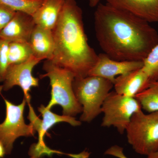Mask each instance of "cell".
<instances>
[{
	"mask_svg": "<svg viewBox=\"0 0 158 158\" xmlns=\"http://www.w3.org/2000/svg\"><path fill=\"white\" fill-rule=\"evenodd\" d=\"M145 20L108 4L99 3L94 29L104 53L117 61H142L158 44V33Z\"/></svg>",
	"mask_w": 158,
	"mask_h": 158,
	"instance_id": "1",
	"label": "cell"
},
{
	"mask_svg": "<svg viewBox=\"0 0 158 158\" xmlns=\"http://www.w3.org/2000/svg\"><path fill=\"white\" fill-rule=\"evenodd\" d=\"M52 32L55 50L50 61L70 71L75 78L88 76L97 61L98 55L88 44L83 12L75 0H65Z\"/></svg>",
	"mask_w": 158,
	"mask_h": 158,
	"instance_id": "2",
	"label": "cell"
},
{
	"mask_svg": "<svg viewBox=\"0 0 158 158\" xmlns=\"http://www.w3.org/2000/svg\"><path fill=\"white\" fill-rule=\"evenodd\" d=\"M43 69L46 73L40 77H48L51 86V99L47 109L51 110L54 106L59 105L65 116L74 117L82 113L83 108L77 100L73 88L74 75L49 60H45Z\"/></svg>",
	"mask_w": 158,
	"mask_h": 158,
	"instance_id": "3",
	"label": "cell"
},
{
	"mask_svg": "<svg viewBox=\"0 0 158 158\" xmlns=\"http://www.w3.org/2000/svg\"><path fill=\"white\" fill-rule=\"evenodd\" d=\"M113 87L112 82L100 77L75 78L74 93L83 108L81 121L90 123L102 113V106Z\"/></svg>",
	"mask_w": 158,
	"mask_h": 158,
	"instance_id": "4",
	"label": "cell"
},
{
	"mask_svg": "<svg viewBox=\"0 0 158 158\" xmlns=\"http://www.w3.org/2000/svg\"><path fill=\"white\" fill-rule=\"evenodd\" d=\"M128 142L136 152L148 156L158 151V112L133 115L127 128Z\"/></svg>",
	"mask_w": 158,
	"mask_h": 158,
	"instance_id": "5",
	"label": "cell"
},
{
	"mask_svg": "<svg viewBox=\"0 0 158 158\" xmlns=\"http://www.w3.org/2000/svg\"><path fill=\"white\" fill-rule=\"evenodd\" d=\"M142 110L135 98L110 91L102 107L104 114L102 122L103 127H113L120 134H124L135 113Z\"/></svg>",
	"mask_w": 158,
	"mask_h": 158,
	"instance_id": "6",
	"label": "cell"
},
{
	"mask_svg": "<svg viewBox=\"0 0 158 158\" xmlns=\"http://www.w3.org/2000/svg\"><path fill=\"white\" fill-rule=\"evenodd\" d=\"M2 96L6 104V117L0 124V141L4 144L6 154H10L17 138L34 136L36 131L31 124L27 125L25 122L23 113L26 99L24 98L19 105H15Z\"/></svg>",
	"mask_w": 158,
	"mask_h": 158,
	"instance_id": "7",
	"label": "cell"
},
{
	"mask_svg": "<svg viewBox=\"0 0 158 158\" xmlns=\"http://www.w3.org/2000/svg\"><path fill=\"white\" fill-rule=\"evenodd\" d=\"M42 60L33 56L23 63L9 65L3 85L0 86V92L2 90L8 91L14 86H19L27 102L30 103L31 99L29 92L31 88L39 86V79L33 76L32 71L34 67Z\"/></svg>",
	"mask_w": 158,
	"mask_h": 158,
	"instance_id": "8",
	"label": "cell"
},
{
	"mask_svg": "<svg viewBox=\"0 0 158 158\" xmlns=\"http://www.w3.org/2000/svg\"><path fill=\"white\" fill-rule=\"evenodd\" d=\"M143 66L142 61H117L103 53L98 55L97 61L88 76L103 78L114 84L117 77L142 68Z\"/></svg>",
	"mask_w": 158,
	"mask_h": 158,
	"instance_id": "9",
	"label": "cell"
},
{
	"mask_svg": "<svg viewBox=\"0 0 158 158\" xmlns=\"http://www.w3.org/2000/svg\"><path fill=\"white\" fill-rule=\"evenodd\" d=\"M36 25L32 15L17 11L10 22L0 31V39L10 42L30 43Z\"/></svg>",
	"mask_w": 158,
	"mask_h": 158,
	"instance_id": "10",
	"label": "cell"
},
{
	"mask_svg": "<svg viewBox=\"0 0 158 158\" xmlns=\"http://www.w3.org/2000/svg\"><path fill=\"white\" fill-rule=\"evenodd\" d=\"M151 82L142 67L117 77L113 87L118 94L135 98L146 89Z\"/></svg>",
	"mask_w": 158,
	"mask_h": 158,
	"instance_id": "11",
	"label": "cell"
},
{
	"mask_svg": "<svg viewBox=\"0 0 158 158\" xmlns=\"http://www.w3.org/2000/svg\"><path fill=\"white\" fill-rule=\"evenodd\" d=\"M110 6L128 11L148 22H158V0H105Z\"/></svg>",
	"mask_w": 158,
	"mask_h": 158,
	"instance_id": "12",
	"label": "cell"
},
{
	"mask_svg": "<svg viewBox=\"0 0 158 158\" xmlns=\"http://www.w3.org/2000/svg\"><path fill=\"white\" fill-rule=\"evenodd\" d=\"M30 44L34 56L42 60L52 59L55 40L52 30L36 25L31 34Z\"/></svg>",
	"mask_w": 158,
	"mask_h": 158,
	"instance_id": "13",
	"label": "cell"
},
{
	"mask_svg": "<svg viewBox=\"0 0 158 158\" xmlns=\"http://www.w3.org/2000/svg\"><path fill=\"white\" fill-rule=\"evenodd\" d=\"M65 0H44L32 15L36 25L52 30L60 17Z\"/></svg>",
	"mask_w": 158,
	"mask_h": 158,
	"instance_id": "14",
	"label": "cell"
},
{
	"mask_svg": "<svg viewBox=\"0 0 158 158\" xmlns=\"http://www.w3.org/2000/svg\"><path fill=\"white\" fill-rule=\"evenodd\" d=\"M38 111L41 113L43 117L37 131L39 135V142L37 146L40 148L46 147L44 142V137L47 131L54 125L60 122L67 123L73 127L79 126L81 124V121L76 120L74 117L57 115L51 112L50 110L47 109L43 105L38 108Z\"/></svg>",
	"mask_w": 158,
	"mask_h": 158,
	"instance_id": "15",
	"label": "cell"
},
{
	"mask_svg": "<svg viewBox=\"0 0 158 158\" xmlns=\"http://www.w3.org/2000/svg\"><path fill=\"white\" fill-rule=\"evenodd\" d=\"M135 98L140 103L142 109L148 113L158 112V80L152 82L146 89Z\"/></svg>",
	"mask_w": 158,
	"mask_h": 158,
	"instance_id": "16",
	"label": "cell"
},
{
	"mask_svg": "<svg viewBox=\"0 0 158 158\" xmlns=\"http://www.w3.org/2000/svg\"><path fill=\"white\" fill-rule=\"evenodd\" d=\"M34 56L30 43L10 42L8 49L9 65L21 64Z\"/></svg>",
	"mask_w": 158,
	"mask_h": 158,
	"instance_id": "17",
	"label": "cell"
},
{
	"mask_svg": "<svg viewBox=\"0 0 158 158\" xmlns=\"http://www.w3.org/2000/svg\"><path fill=\"white\" fill-rule=\"evenodd\" d=\"M44 0H0V5L12 11L25 12L32 15Z\"/></svg>",
	"mask_w": 158,
	"mask_h": 158,
	"instance_id": "18",
	"label": "cell"
},
{
	"mask_svg": "<svg viewBox=\"0 0 158 158\" xmlns=\"http://www.w3.org/2000/svg\"><path fill=\"white\" fill-rule=\"evenodd\" d=\"M142 67L152 82L158 80V44L144 59Z\"/></svg>",
	"mask_w": 158,
	"mask_h": 158,
	"instance_id": "19",
	"label": "cell"
},
{
	"mask_svg": "<svg viewBox=\"0 0 158 158\" xmlns=\"http://www.w3.org/2000/svg\"><path fill=\"white\" fill-rule=\"evenodd\" d=\"M10 42L0 39V82L5 80L9 66L8 49Z\"/></svg>",
	"mask_w": 158,
	"mask_h": 158,
	"instance_id": "20",
	"label": "cell"
},
{
	"mask_svg": "<svg viewBox=\"0 0 158 158\" xmlns=\"http://www.w3.org/2000/svg\"><path fill=\"white\" fill-rule=\"evenodd\" d=\"M16 12L0 5V31L10 22Z\"/></svg>",
	"mask_w": 158,
	"mask_h": 158,
	"instance_id": "21",
	"label": "cell"
},
{
	"mask_svg": "<svg viewBox=\"0 0 158 158\" xmlns=\"http://www.w3.org/2000/svg\"><path fill=\"white\" fill-rule=\"evenodd\" d=\"M105 154L118 158H128L125 155L123 148L117 145H113L108 148L105 152Z\"/></svg>",
	"mask_w": 158,
	"mask_h": 158,
	"instance_id": "22",
	"label": "cell"
},
{
	"mask_svg": "<svg viewBox=\"0 0 158 158\" xmlns=\"http://www.w3.org/2000/svg\"><path fill=\"white\" fill-rule=\"evenodd\" d=\"M6 154V149L4 144L0 141V158H3Z\"/></svg>",
	"mask_w": 158,
	"mask_h": 158,
	"instance_id": "23",
	"label": "cell"
},
{
	"mask_svg": "<svg viewBox=\"0 0 158 158\" xmlns=\"http://www.w3.org/2000/svg\"><path fill=\"white\" fill-rule=\"evenodd\" d=\"M90 7H94L97 6L99 4L101 0H89Z\"/></svg>",
	"mask_w": 158,
	"mask_h": 158,
	"instance_id": "24",
	"label": "cell"
},
{
	"mask_svg": "<svg viewBox=\"0 0 158 158\" xmlns=\"http://www.w3.org/2000/svg\"><path fill=\"white\" fill-rule=\"evenodd\" d=\"M147 158H158V151L148 156Z\"/></svg>",
	"mask_w": 158,
	"mask_h": 158,
	"instance_id": "25",
	"label": "cell"
}]
</instances>
